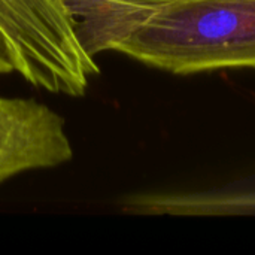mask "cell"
<instances>
[{"mask_svg":"<svg viewBox=\"0 0 255 255\" xmlns=\"http://www.w3.org/2000/svg\"><path fill=\"white\" fill-rule=\"evenodd\" d=\"M121 209L137 215H254L255 188L205 193H145L124 199Z\"/></svg>","mask_w":255,"mask_h":255,"instance_id":"obj_4","label":"cell"},{"mask_svg":"<svg viewBox=\"0 0 255 255\" xmlns=\"http://www.w3.org/2000/svg\"><path fill=\"white\" fill-rule=\"evenodd\" d=\"M88 55L196 75L255 69V0H63Z\"/></svg>","mask_w":255,"mask_h":255,"instance_id":"obj_1","label":"cell"},{"mask_svg":"<svg viewBox=\"0 0 255 255\" xmlns=\"http://www.w3.org/2000/svg\"><path fill=\"white\" fill-rule=\"evenodd\" d=\"M73 158L64 118L34 99L0 96V185Z\"/></svg>","mask_w":255,"mask_h":255,"instance_id":"obj_3","label":"cell"},{"mask_svg":"<svg viewBox=\"0 0 255 255\" xmlns=\"http://www.w3.org/2000/svg\"><path fill=\"white\" fill-rule=\"evenodd\" d=\"M0 31L16 73L34 88L82 97L100 73L96 58L81 46L63 0H0Z\"/></svg>","mask_w":255,"mask_h":255,"instance_id":"obj_2","label":"cell"},{"mask_svg":"<svg viewBox=\"0 0 255 255\" xmlns=\"http://www.w3.org/2000/svg\"><path fill=\"white\" fill-rule=\"evenodd\" d=\"M9 73H16V63L12 49L9 46V42L6 40L4 34L0 31V75H9Z\"/></svg>","mask_w":255,"mask_h":255,"instance_id":"obj_5","label":"cell"}]
</instances>
